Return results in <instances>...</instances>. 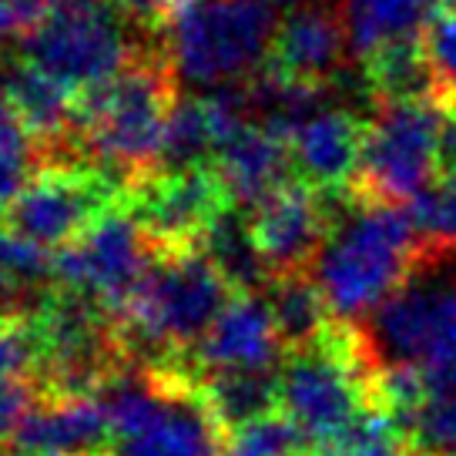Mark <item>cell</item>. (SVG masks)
I'll list each match as a JSON object with an SVG mask.
<instances>
[{"mask_svg":"<svg viewBox=\"0 0 456 456\" xmlns=\"http://www.w3.org/2000/svg\"><path fill=\"white\" fill-rule=\"evenodd\" d=\"M178 77L165 47L77 94L74 148L85 168L101 171L125 201L161 175V144Z\"/></svg>","mask_w":456,"mask_h":456,"instance_id":"cell-1","label":"cell"},{"mask_svg":"<svg viewBox=\"0 0 456 456\" xmlns=\"http://www.w3.org/2000/svg\"><path fill=\"white\" fill-rule=\"evenodd\" d=\"M319 195L326 205L329 235L309 272L336 322L356 326L399 285L419 232L406 205L372 199L356 185Z\"/></svg>","mask_w":456,"mask_h":456,"instance_id":"cell-2","label":"cell"},{"mask_svg":"<svg viewBox=\"0 0 456 456\" xmlns=\"http://www.w3.org/2000/svg\"><path fill=\"white\" fill-rule=\"evenodd\" d=\"M353 329L372 379L456 362V235L419 239L399 285Z\"/></svg>","mask_w":456,"mask_h":456,"instance_id":"cell-3","label":"cell"},{"mask_svg":"<svg viewBox=\"0 0 456 456\" xmlns=\"http://www.w3.org/2000/svg\"><path fill=\"white\" fill-rule=\"evenodd\" d=\"M232 296L235 289L201 245L158 252L128 305L114 313L128 362L175 366V356L199 346Z\"/></svg>","mask_w":456,"mask_h":456,"instance_id":"cell-4","label":"cell"},{"mask_svg":"<svg viewBox=\"0 0 456 456\" xmlns=\"http://www.w3.org/2000/svg\"><path fill=\"white\" fill-rule=\"evenodd\" d=\"M275 11L269 0H185L165 24V54L178 85L208 91L262 71L282 24Z\"/></svg>","mask_w":456,"mask_h":456,"instance_id":"cell-5","label":"cell"},{"mask_svg":"<svg viewBox=\"0 0 456 456\" xmlns=\"http://www.w3.org/2000/svg\"><path fill=\"white\" fill-rule=\"evenodd\" d=\"M372 406V372L353 326L336 322L319 342L285 353L279 366V410L315 450L332 446Z\"/></svg>","mask_w":456,"mask_h":456,"instance_id":"cell-6","label":"cell"},{"mask_svg":"<svg viewBox=\"0 0 456 456\" xmlns=\"http://www.w3.org/2000/svg\"><path fill=\"white\" fill-rule=\"evenodd\" d=\"M151 54L134 41L131 17L108 0H61L54 14L20 41V57L77 94Z\"/></svg>","mask_w":456,"mask_h":456,"instance_id":"cell-7","label":"cell"},{"mask_svg":"<svg viewBox=\"0 0 456 456\" xmlns=\"http://www.w3.org/2000/svg\"><path fill=\"white\" fill-rule=\"evenodd\" d=\"M453 101H383L366 121L362 158L353 185L372 199L410 201L436 182V142Z\"/></svg>","mask_w":456,"mask_h":456,"instance_id":"cell-8","label":"cell"},{"mask_svg":"<svg viewBox=\"0 0 456 456\" xmlns=\"http://www.w3.org/2000/svg\"><path fill=\"white\" fill-rule=\"evenodd\" d=\"M155 239L128 201L98 215L91 225L54 252L61 289L98 299L104 309L121 313L158 258Z\"/></svg>","mask_w":456,"mask_h":456,"instance_id":"cell-9","label":"cell"},{"mask_svg":"<svg viewBox=\"0 0 456 456\" xmlns=\"http://www.w3.org/2000/svg\"><path fill=\"white\" fill-rule=\"evenodd\" d=\"M121 188L101 171L77 165H47L30 178L24 191L0 215V222L44 248L74 242L98 215L121 205Z\"/></svg>","mask_w":456,"mask_h":456,"instance_id":"cell-10","label":"cell"},{"mask_svg":"<svg viewBox=\"0 0 456 456\" xmlns=\"http://www.w3.org/2000/svg\"><path fill=\"white\" fill-rule=\"evenodd\" d=\"M161 252L199 245L212 218L228 205L215 168L158 175L128 201Z\"/></svg>","mask_w":456,"mask_h":456,"instance_id":"cell-11","label":"cell"},{"mask_svg":"<svg viewBox=\"0 0 456 456\" xmlns=\"http://www.w3.org/2000/svg\"><path fill=\"white\" fill-rule=\"evenodd\" d=\"M232 433L212 413L195 376L178 366V379L161 413L131 436L111 443L104 456H222Z\"/></svg>","mask_w":456,"mask_h":456,"instance_id":"cell-12","label":"cell"},{"mask_svg":"<svg viewBox=\"0 0 456 456\" xmlns=\"http://www.w3.org/2000/svg\"><path fill=\"white\" fill-rule=\"evenodd\" d=\"M275 315L262 292H235L212 329L188 353V372L215 370H275L285 359Z\"/></svg>","mask_w":456,"mask_h":456,"instance_id":"cell-13","label":"cell"},{"mask_svg":"<svg viewBox=\"0 0 456 456\" xmlns=\"http://www.w3.org/2000/svg\"><path fill=\"white\" fill-rule=\"evenodd\" d=\"M252 228L272 275L309 272L329 235L319 188L305 185L302 178L289 182L252 212Z\"/></svg>","mask_w":456,"mask_h":456,"instance_id":"cell-14","label":"cell"},{"mask_svg":"<svg viewBox=\"0 0 456 456\" xmlns=\"http://www.w3.org/2000/svg\"><path fill=\"white\" fill-rule=\"evenodd\" d=\"M111 443V423L98 396H41L17 423L4 453L104 456Z\"/></svg>","mask_w":456,"mask_h":456,"instance_id":"cell-15","label":"cell"},{"mask_svg":"<svg viewBox=\"0 0 456 456\" xmlns=\"http://www.w3.org/2000/svg\"><path fill=\"white\" fill-rule=\"evenodd\" d=\"M212 168L222 182L228 205L245 208V212H256L279 188L296 182L292 144L285 134L265 125H245L242 131H235L218 148Z\"/></svg>","mask_w":456,"mask_h":456,"instance_id":"cell-16","label":"cell"},{"mask_svg":"<svg viewBox=\"0 0 456 456\" xmlns=\"http://www.w3.org/2000/svg\"><path fill=\"white\" fill-rule=\"evenodd\" d=\"M362 138H366L362 118L342 108H322L309 121H302L289 138L296 178L319 191L353 185L362 158Z\"/></svg>","mask_w":456,"mask_h":456,"instance_id":"cell-17","label":"cell"},{"mask_svg":"<svg viewBox=\"0 0 456 456\" xmlns=\"http://www.w3.org/2000/svg\"><path fill=\"white\" fill-rule=\"evenodd\" d=\"M346 51H349V41H346L339 7L309 4L292 11L279 24L269 64L296 81L329 87V81L346 68Z\"/></svg>","mask_w":456,"mask_h":456,"instance_id":"cell-18","label":"cell"},{"mask_svg":"<svg viewBox=\"0 0 456 456\" xmlns=\"http://www.w3.org/2000/svg\"><path fill=\"white\" fill-rule=\"evenodd\" d=\"M57 289L54 252L0 222V319H37Z\"/></svg>","mask_w":456,"mask_h":456,"instance_id":"cell-19","label":"cell"},{"mask_svg":"<svg viewBox=\"0 0 456 456\" xmlns=\"http://www.w3.org/2000/svg\"><path fill=\"white\" fill-rule=\"evenodd\" d=\"M443 0H339L353 61H366L396 41L423 37Z\"/></svg>","mask_w":456,"mask_h":456,"instance_id":"cell-20","label":"cell"},{"mask_svg":"<svg viewBox=\"0 0 456 456\" xmlns=\"http://www.w3.org/2000/svg\"><path fill=\"white\" fill-rule=\"evenodd\" d=\"M376 101H456V94L440 81L429 61L423 37L396 41L359 61Z\"/></svg>","mask_w":456,"mask_h":456,"instance_id":"cell-21","label":"cell"},{"mask_svg":"<svg viewBox=\"0 0 456 456\" xmlns=\"http://www.w3.org/2000/svg\"><path fill=\"white\" fill-rule=\"evenodd\" d=\"M199 245L235 292H265V285L272 282L269 262L256 242L252 215H245V208L225 205L205 228Z\"/></svg>","mask_w":456,"mask_h":456,"instance_id":"cell-22","label":"cell"},{"mask_svg":"<svg viewBox=\"0 0 456 456\" xmlns=\"http://www.w3.org/2000/svg\"><path fill=\"white\" fill-rule=\"evenodd\" d=\"M191 376L228 433L275 413L279 406V366L275 370H215L191 372Z\"/></svg>","mask_w":456,"mask_h":456,"instance_id":"cell-23","label":"cell"},{"mask_svg":"<svg viewBox=\"0 0 456 456\" xmlns=\"http://www.w3.org/2000/svg\"><path fill=\"white\" fill-rule=\"evenodd\" d=\"M265 302H269L275 326L282 336L285 349H302L313 346L336 326V315L329 309L326 296L313 272H289V275H272L265 285Z\"/></svg>","mask_w":456,"mask_h":456,"instance_id":"cell-24","label":"cell"},{"mask_svg":"<svg viewBox=\"0 0 456 456\" xmlns=\"http://www.w3.org/2000/svg\"><path fill=\"white\" fill-rule=\"evenodd\" d=\"M222 148V128L205 94H178L171 104L165 144H161V175L191 168H212Z\"/></svg>","mask_w":456,"mask_h":456,"instance_id":"cell-25","label":"cell"},{"mask_svg":"<svg viewBox=\"0 0 456 456\" xmlns=\"http://www.w3.org/2000/svg\"><path fill=\"white\" fill-rule=\"evenodd\" d=\"M41 168H47L44 144L14 104L0 98V215L11 208V201Z\"/></svg>","mask_w":456,"mask_h":456,"instance_id":"cell-26","label":"cell"},{"mask_svg":"<svg viewBox=\"0 0 456 456\" xmlns=\"http://www.w3.org/2000/svg\"><path fill=\"white\" fill-rule=\"evenodd\" d=\"M315 446L285 413H269L235 429L228 440L232 456H309Z\"/></svg>","mask_w":456,"mask_h":456,"instance_id":"cell-27","label":"cell"},{"mask_svg":"<svg viewBox=\"0 0 456 456\" xmlns=\"http://www.w3.org/2000/svg\"><path fill=\"white\" fill-rule=\"evenodd\" d=\"M41 366V339L34 319H0V383L34 379Z\"/></svg>","mask_w":456,"mask_h":456,"instance_id":"cell-28","label":"cell"},{"mask_svg":"<svg viewBox=\"0 0 456 456\" xmlns=\"http://www.w3.org/2000/svg\"><path fill=\"white\" fill-rule=\"evenodd\" d=\"M423 47H427L440 81L456 94V0L440 4V11L433 14L427 34H423Z\"/></svg>","mask_w":456,"mask_h":456,"instance_id":"cell-29","label":"cell"},{"mask_svg":"<svg viewBox=\"0 0 456 456\" xmlns=\"http://www.w3.org/2000/svg\"><path fill=\"white\" fill-rule=\"evenodd\" d=\"M57 4L61 0H0V41H24L54 14Z\"/></svg>","mask_w":456,"mask_h":456,"instance_id":"cell-30","label":"cell"},{"mask_svg":"<svg viewBox=\"0 0 456 456\" xmlns=\"http://www.w3.org/2000/svg\"><path fill=\"white\" fill-rule=\"evenodd\" d=\"M41 399V386L34 379H7L0 383V453L14 436L17 423L28 416V410Z\"/></svg>","mask_w":456,"mask_h":456,"instance_id":"cell-31","label":"cell"},{"mask_svg":"<svg viewBox=\"0 0 456 456\" xmlns=\"http://www.w3.org/2000/svg\"><path fill=\"white\" fill-rule=\"evenodd\" d=\"M121 14H128L131 20H138L144 28H165L171 14L185 4V0H108Z\"/></svg>","mask_w":456,"mask_h":456,"instance_id":"cell-32","label":"cell"},{"mask_svg":"<svg viewBox=\"0 0 456 456\" xmlns=\"http://www.w3.org/2000/svg\"><path fill=\"white\" fill-rule=\"evenodd\" d=\"M436 178L456 185V101L446 104L440 125V142H436Z\"/></svg>","mask_w":456,"mask_h":456,"instance_id":"cell-33","label":"cell"},{"mask_svg":"<svg viewBox=\"0 0 456 456\" xmlns=\"http://www.w3.org/2000/svg\"><path fill=\"white\" fill-rule=\"evenodd\" d=\"M269 4H275V7H292V11H299V7H309V4H315V0H269Z\"/></svg>","mask_w":456,"mask_h":456,"instance_id":"cell-34","label":"cell"},{"mask_svg":"<svg viewBox=\"0 0 456 456\" xmlns=\"http://www.w3.org/2000/svg\"><path fill=\"white\" fill-rule=\"evenodd\" d=\"M0 74H4V68H0Z\"/></svg>","mask_w":456,"mask_h":456,"instance_id":"cell-35","label":"cell"}]
</instances>
